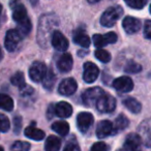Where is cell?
<instances>
[{"instance_id": "6da1fadb", "label": "cell", "mask_w": 151, "mask_h": 151, "mask_svg": "<svg viewBox=\"0 0 151 151\" xmlns=\"http://www.w3.org/2000/svg\"><path fill=\"white\" fill-rule=\"evenodd\" d=\"M57 24V18L54 15H46L40 18L37 29V38L40 46L47 47L49 40L52 37L51 31Z\"/></svg>"}, {"instance_id": "7a4b0ae2", "label": "cell", "mask_w": 151, "mask_h": 151, "mask_svg": "<svg viewBox=\"0 0 151 151\" xmlns=\"http://www.w3.org/2000/svg\"><path fill=\"white\" fill-rule=\"evenodd\" d=\"M123 15V9L119 5L111 6L104 12L101 17V24L104 27H112Z\"/></svg>"}, {"instance_id": "3957f363", "label": "cell", "mask_w": 151, "mask_h": 151, "mask_svg": "<svg viewBox=\"0 0 151 151\" xmlns=\"http://www.w3.org/2000/svg\"><path fill=\"white\" fill-rule=\"evenodd\" d=\"M22 42V34L19 30L11 29L6 32L4 40V46L9 52H15Z\"/></svg>"}, {"instance_id": "277c9868", "label": "cell", "mask_w": 151, "mask_h": 151, "mask_svg": "<svg viewBox=\"0 0 151 151\" xmlns=\"http://www.w3.org/2000/svg\"><path fill=\"white\" fill-rule=\"evenodd\" d=\"M95 107L101 113H111L116 108V99L112 95L104 93L99 99H97Z\"/></svg>"}, {"instance_id": "5b68a950", "label": "cell", "mask_w": 151, "mask_h": 151, "mask_svg": "<svg viewBox=\"0 0 151 151\" xmlns=\"http://www.w3.org/2000/svg\"><path fill=\"white\" fill-rule=\"evenodd\" d=\"M105 93V91L101 88V87H93V88H89L83 93L82 99L84 104L88 107H92L95 106L97 99Z\"/></svg>"}, {"instance_id": "8992f818", "label": "cell", "mask_w": 151, "mask_h": 151, "mask_svg": "<svg viewBox=\"0 0 151 151\" xmlns=\"http://www.w3.org/2000/svg\"><path fill=\"white\" fill-rule=\"evenodd\" d=\"M47 73V66L44 62L36 61L30 66L29 68V77L33 82H42L45 78Z\"/></svg>"}, {"instance_id": "52a82bcc", "label": "cell", "mask_w": 151, "mask_h": 151, "mask_svg": "<svg viewBox=\"0 0 151 151\" xmlns=\"http://www.w3.org/2000/svg\"><path fill=\"white\" fill-rule=\"evenodd\" d=\"M118 40L117 34L115 32H109L104 35L101 34H94L92 37V42L96 48H103L109 44H114Z\"/></svg>"}, {"instance_id": "ba28073f", "label": "cell", "mask_w": 151, "mask_h": 151, "mask_svg": "<svg viewBox=\"0 0 151 151\" xmlns=\"http://www.w3.org/2000/svg\"><path fill=\"white\" fill-rule=\"evenodd\" d=\"M84 71H83V80L86 83H93L97 79L99 75V69L94 63L86 62L84 64Z\"/></svg>"}, {"instance_id": "9c48e42d", "label": "cell", "mask_w": 151, "mask_h": 151, "mask_svg": "<svg viewBox=\"0 0 151 151\" xmlns=\"http://www.w3.org/2000/svg\"><path fill=\"white\" fill-rule=\"evenodd\" d=\"M122 26H123L124 31L127 34H134L137 33L139 30L142 27V23L139 19L134 17H130V16H127L123 19V22H122Z\"/></svg>"}, {"instance_id": "30bf717a", "label": "cell", "mask_w": 151, "mask_h": 151, "mask_svg": "<svg viewBox=\"0 0 151 151\" xmlns=\"http://www.w3.org/2000/svg\"><path fill=\"white\" fill-rule=\"evenodd\" d=\"M77 88H78L77 82H76L73 78H67V79H64V80L59 84L58 91L61 95L69 96V95H73V93L76 92Z\"/></svg>"}, {"instance_id": "8fae6325", "label": "cell", "mask_w": 151, "mask_h": 151, "mask_svg": "<svg viewBox=\"0 0 151 151\" xmlns=\"http://www.w3.org/2000/svg\"><path fill=\"white\" fill-rule=\"evenodd\" d=\"M52 46L57 51L64 52L68 48V40L60 31L55 30V31H53L52 34Z\"/></svg>"}, {"instance_id": "7c38bea8", "label": "cell", "mask_w": 151, "mask_h": 151, "mask_svg": "<svg viewBox=\"0 0 151 151\" xmlns=\"http://www.w3.org/2000/svg\"><path fill=\"white\" fill-rule=\"evenodd\" d=\"M113 87L119 92H129L134 88V82L129 77H120L114 80Z\"/></svg>"}, {"instance_id": "4fadbf2b", "label": "cell", "mask_w": 151, "mask_h": 151, "mask_svg": "<svg viewBox=\"0 0 151 151\" xmlns=\"http://www.w3.org/2000/svg\"><path fill=\"white\" fill-rule=\"evenodd\" d=\"M93 123V116L88 112H82L77 117V125L81 132H86Z\"/></svg>"}, {"instance_id": "5bb4252c", "label": "cell", "mask_w": 151, "mask_h": 151, "mask_svg": "<svg viewBox=\"0 0 151 151\" xmlns=\"http://www.w3.org/2000/svg\"><path fill=\"white\" fill-rule=\"evenodd\" d=\"M113 134V123L109 120H103L97 124L96 136L99 139L107 138Z\"/></svg>"}, {"instance_id": "9a60e30c", "label": "cell", "mask_w": 151, "mask_h": 151, "mask_svg": "<svg viewBox=\"0 0 151 151\" xmlns=\"http://www.w3.org/2000/svg\"><path fill=\"white\" fill-rule=\"evenodd\" d=\"M57 66H58L59 70L61 73H68L71 70L73 67V57L69 53H64L62 56L59 58L58 62H57Z\"/></svg>"}, {"instance_id": "2e32d148", "label": "cell", "mask_w": 151, "mask_h": 151, "mask_svg": "<svg viewBox=\"0 0 151 151\" xmlns=\"http://www.w3.org/2000/svg\"><path fill=\"white\" fill-rule=\"evenodd\" d=\"M55 114L60 118H67L73 114V108L66 101H60L55 106Z\"/></svg>"}, {"instance_id": "e0dca14e", "label": "cell", "mask_w": 151, "mask_h": 151, "mask_svg": "<svg viewBox=\"0 0 151 151\" xmlns=\"http://www.w3.org/2000/svg\"><path fill=\"white\" fill-rule=\"evenodd\" d=\"M142 144V140L137 134H129L125 139L124 148L127 150H136Z\"/></svg>"}, {"instance_id": "ac0fdd59", "label": "cell", "mask_w": 151, "mask_h": 151, "mask_svg": "<svg viewBox=\"0 0 151 151\" xmlns=\"http://www.w3.org/2000/svg\"><path fill=\"white\" fill-rule=\"evenodd\" d=\"M123 106L128 110L129 112L134 114H138L142 110V105L134 97H127L123 101Z\"/></svg>"}, {"instance_id": "d6986e66", "label": "cell", "mask_w": 151, "mask_h": 151, "mask_svg": "<svg viewBox=\"0 0 151 151\" xmlns=\"http://www.w3.org/2000/svg\"><path fill=\"white\" fill-rule=\"evenodd\" d=\"M73 42H75L76 44L84 47V48H88L91 44V40H90V38H89V36L87 35L84 31H81V30H78V31L75 32Z\"/></svg>"}, {"instance_id": "ffe728a7", "label": "cell", "mask_w": 151, "mask_h": 151, "mask_svg": "<svg viewBox=\"0 0 151 151\" xmlns=\"http://www.w3.org/2000/svg\"><path fill=\"white\" fill-rule=\"evenodd\" d=\"M128 123H129V121H128L127 118L122 114H120L116 118L115 122L113 124V134H117V132H120L123 129H125L128 126Z\"/></svg>"}, {"instance_id": "44dd1931", "label": "cell", "mask_w": 151, "mask_h": 151, "mask_svg": "<svg viewBox=\"0 0 151 151\" xmlns=\"http://www.w3.org/2000/svg\"><path fill=\"white\" fill-rule=\"evenodd\" d=\"M25 136L34 141H42L45 138V132L33 126H28L25 129Z\"/></svg>"}, {"instance_id": "7402d4cb", "label": "cell", "mask_w": 151, "mask_h": 151, "mask_svg": "<svg viewBox=\"0 0 151 151\" xmlns=\"http://www.w3.org/2000/svg\"><path fill=\"white\" fill-rule=\"evenodd\" d=\"M28 18L27 16V11H26L25 6L22 4H19L15 7L13 12V19L15 20L16 23H20V22L24 21Z\"/></svg>"}, {"instance_id": "603a6c76", "label": "cell", "mask_w": 151, "mask_h": 151, "mask_svg": "<svg viewBox=\"0 0 151 151\" xmlns=\"http://www.w3.org/2000/svg\"><path fill=\"white\" fill-rule=\"evenodd\" d=\"M55 81H56V76H55L53 69H49V70L47 69L46 76H45V78L42 81L44 87L47 90H52L53 87H54Z\"/></svg>"}, {"instance_id": "cb8c5ba5", "label": "cell", "mask_w": 151, "mask_h": 151, "mask_svg": "<svg viewBox=\"0 0 151 151\" xmlns=\"http://www.w3.org/2000/svg\"><path fill=\"white\" fill-rule=\"evenodd\" d=\"M61 147V142L57 137L50 136L46 141L45 149L47 151H58Z\"/></svg>"}, {"instance_id": "d4e9b609", "label": "cell", "mask_w": 151, "mask_h": 151, "mask_svg": "<svg viewBox=\"0 0 151 151\" xmlns=\"http://www.w3.org/2000/svg\"><path fill=\"white\" fill-rule=\"evenodd\" d=\"M52 129L54 130L55 132H57L58 134L64 137L68 134L69 125H68V123L65 121H57L52 124Z\"/></svg>"}, {"instance_id": "484cf974", "label": "cell", "mask_w": 151, "mask_h": 151, "mask_svg": "<svg viewBox=\"0 0 151 151\" xmlns=\"http://www.w3.org/2000/svg\"><path fill=\"white\" fill-rule=\"evenodd\" d=\"M0 109L11 112L14 109V101L11 96L0 93Z\"/></svg>"}, {"instance_id": "4316f807", "label": "cell", "mask_w": 151, "mask_h": 151, "mask_svg": "<svg viewBox=\"0 0 151 151\" xmlns=\"http://www.w3.org/2000/svg\"><path fill=\"white\" fill-rule=\"evenodd\" d=\"M11 82H12V84L15 85V86H17V87H19L20 89H22L23 87L26 86L25 79H24V73H22V71H18V73H16L15 75L12 77Z\"/></svg>"}, {"instance_id": "83f0119b", "label": "cell", "mask_w": 151, "mask_h": 151, "mask_svg": "<svg viewBox=\"0 0 151 151\" xmlns=\"http://www.w3.org/2000/svg\"><path fill=\"white\" fill-rule=\"evenodd\" d=\"M95 57L99 59V61H101L103 63H108L111 61V54H110L108 51L103 50L101 48H99L96 51H95Z\"/></svg>"}, {"instance_id": "f1b7e54d", "label": "cell", "mask_w": 151, "mask_h": 151, "mask_svg": "<svg viewBox=\"0 0 151 151\" xmlns=\"http://www.w3.org/2000/svg\"><path fill=\"white\" fill-rule=\"evenodd\" d=\"M18 25H19V32L22 35H27L32 28L31 22H30L29 18H27V19L24 20V21L18 23Z\"/></svg>"}, {"instance_id": "f546056e", "label": "cell", "mask_w": 151, "mask_h": 151, "mask_svg": "<svg viewBox=\"0 0 151 151\" xmlns=\"http://www.w3.org/2000/svg\"><path fill=\"white\" fill-rule=\"evenodd\" d=\"M124 70L127 73H138L142 70V66L139 63L134 62V61H128L127 64L124 67Z\"/></svg>"}, {"instance_id": "4dcf8cb0", "label": "cell", "mask_w": 151, "mask_h": 151, "mask_svg": "<svg viewBox=\"0 0 151 151\" xmlns=\"http://www.w3.org/2000/svg\"><path fill=\"white\" fill-rule=\"evenodd\" d=\"M11 127V122L5 115L0 113V132H6Z\"/></svg>"}, {"instance_id": "1f68e13d", "label": "cell", "mask_w": 151, "mask_h": 151, "mask_svg": "<svg viewBox=\"0 0 151 151\" xmlns=\"http://www.w3.org/2000/svg\"><path fill=\"white\" fill-rule=\"evenodd\" d=\"M13 150H21V151H27L30 149V144L27 142H23V141H17L13 144L12 146Z\"/></svg>"}, {"instance_id": "d6a6232c", "label": "cell", "mask_w": 151, "mask_h": 151, "mask_svg": "<svg viewBox=\"0 0 151 151\" xmlns=\"http://www.w3.org/2000/svg\"><path fill=\"white\" fill-rule=\"evenodd\" d=\"M127 2L128 6H130L132 9H141L145 6L147 0H125Z\"/></svg>"}, {"instance_id": "836d02e7", "label": "cell", "mask_w": 151, "mask_h": 151, "mask_svg": "<svg viewBox=\"0 0 151 151\" xmlns=\"http://www.w3.org/2000/svg\"><path fill=\"white\" fill-rule=\"evenodd\" d=\"M144 35L146 38L151 40V20L145 22L144 25Z\"/></svg>"}, {"instance_id": "e575fe53", "label": "cell", "mask_w": 151, "mask_h": 151, "mask_svg": "<svg viewBox=\"0 0 151 151\" xmlns=\"http://www.w3.org/2000/svg\"><path fill=\"white\" fill-rule=\"evenodd\" d=\"M107 149H108L107 145L101 142L95 143V144L91 147V150H93V151H105V150H107Z\"/></svg>"}, {"instance_id": "d590c367", "label": "cell", "mask_w": 151, "mask_h": 151, "mask_svg": "<svg viewBox=\"0 0 151 151\" xmlns=\"http://www.w3.org/2000/svg\"><path fill=\"white\" fill-rule=\"evenodd\" d=\"M76 150H80V147L78 146V144L76 142L67 143V145L64 147V151H76Z\"/></svg>"}, {"instance_id": "8d00e7d4", "label": "cell", "mask_w": 151, "mask_h": 151, "mask_svg": "<svg viewBox=\"0 0 151 151\" xmlns=\"http://www.w3.org/2000/svg\"><path fill=\"white\" fill-rule=\"evenodd\" d=\"M14 123H15V128H14V130H15L16 134H19L20 130H21V127H22V120H21V117H16L15 119H14Z\"/></svg>"}, {"instance_id": "74e56055", "label": "cell", "mask_w": 151, "mask_h": 151, "mask_svg": "<svg viewBox=\"0 0 151 151\" xmlns=\"http://www.w3.org/2000/svg\"><path fill=\"white\" fill-rule=\"evenodd\" d=\"M3 59V51L2 49H1V47H0V61Z\"/></svg>"}, {"instance_id": "f35d334b", "label": "cell", "mask_w": 151, "mask_h": 151, "mask_svg": "<svg viewBox=\"0 0 151 151\" xmlns=\"http://www.w3.org/2000/svg\"><path fill=\"white\" fill-rule=\"evenodd\" d=\"M99 1H101V0H88L89 3H96V2H99Z\"/></svg>"}, {"instance_id": "ab89813d", "label": "cell", "mask_w": 151, "mask_h": 151, "mask_svg": "<svg viewBox=\"0 0 151 151\" xmlns=\"http://www.w3.org/2000/svg\"><path fill=\"white\" fill-rule=\"evenodd\" d=\"M1 12H2V5L0 4V15H1Z\"/></svg>"}, {"instance_id": "60d3db41", "label": "cell", "mask_w": 151, "mask_h": 151, "mask_svg": "<svg viewBox=\"0 0 151 151\" xmlns=\"http://www.w3.org/2000/svg\"><path fill=\"white\" fill-rule=\"evenodd\" d=\"M0 150H1V151L3 150V148H2V147H0Z\"/></svg>"}, {"instance_id": "b9f144b4", "label": "cell", "mask_w": 151, "mask_h": 151, "mask_svg": "<svg viewBox=\"0 0 151 151\" xmlns=\"http://www.w3.org/2000/svg\"><path fill=\"white\" fill-rule=\"evenodd\" d=\"M150 14H151V5H150Z\"/></svg>"}]
</instances>
